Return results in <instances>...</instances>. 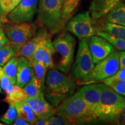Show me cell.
<instances>
[{
  "instance_id": "41",
  "label": "cell",
  "mask_w": 125,
  "mask_h": 125,
  "mask_svg": "<svg viewBox=\"0 0 125 125\" xmlns=\"http://www.w3.org/2000/svg\"><path fill=\"white\" fill-rule=\"evenodd\" d=\"M1 19H0V25H1Z\"/></svg>"
},
{
  "instance_id": "36",
  "label": "cell",
  "mask_w": 125,
  "mask_h": 125,
  "mask_svg": "<svg viewBox=\"0 0 125 125\" xmlns=\"http://www.w3.org/2000/svg\"><path fill=\"white\" fill-rule=\"evenodd\" d=\"M119 69L125 67V51L119 52Z\"/></svg>"
},
{
  "instance_id": "18",
  "label": "cell",
  "mask_w": 125,
  "mask_h": 125,
  "mask_svg": "<svg viewBox=\"0 0 125 125\" xmlns=\"http://www.w3.org/2000/svg\"><path fill=\"white\" fill-rule=\"evenodd\" d=\"M81 0H62V21L56 29L55 34L59 33L64 29L65 25L73 16L78 8Z\"/></svg>"
},
{
  "instance_id": "16",
  "label": "cell",
  "mask_w": 125,
  "mask_h": 125,
  "mask_svg": "<svg viewBox=\"0 0 125 125\" xmlns=\"http://www.w3.org/2000/svg\"><path fill=\"white\" fill-rule=\"evenodd\" d=\"M34 76V68L31 62L23 56H18L15 85L23 88Z\"/></svg>"
},
{
  "instance_id": "5",
  "label": "cell",
  "mask_w": 125,
  "mask_h": 125,
  "mask_svg": "<svg viewBox=\"0 0 125 125\" xmlns=\"http://www.w3.org/2000/svg\"><path fill=\"white\" fill-rule=\"evenodd\" d=\"M55 114L68 119L75 124L93 122L85 101L76 93L65 98L57 105Z\"/></svg>"
},
{
  "instance_id": "39",
  "label": "cell",
  "mask_w": 125,
  "mask_h": 125,
  "mask_svg": "<svg viewBox=\"0 0 125 125\" xmlns=\"http://www.w3.org/2000/svg\"><path fill=\"white\" fill-rule=\"evenodd\" d=\"M0 15L2 16V17L4 16V15H5L4 12H3V10H2V8H1V5H0Z\"/></svg>"
},
{
  "instance_id": "17",
  "label": "cell",
  "mask_w": 125,
  "mask_h": 125,
  "mask_svg": "<svg viewBox=\"0 0 125 125\" xmlns=\"http://www.w3.org/2000/svg\"><path fill=\"white\" fill-rule=\"evenodd\" d=\"M121 1L125 0H91L89 7L90 15L94 20H98L103 17Z\"/></svg>"
},
{
  "instance_id": "14",
  "label": "cell",
  "mask_w": 125,
  "mask_h": 125,
  "mask_svg": "<svg viewBox=\"0 0 125 125\" xmlns=\"http://www.w3.org/2000/svg\"><path fill=\"white\" fill-rule=\"evenodd\" d=\"M53 46L51 36L42 41L34 52L31 60H35L43 62L48 68L53 67Z\"/></svg>"
},
{
  "instance_id": "9",
  "label": "cell",
  "mask_w": 125,
  "mask_h": 125,
  "mask_svg": "<svg viewBox=\"0 0 125 125\" xmlns=\"http://www.w3.org/2000/svg\"><path fill=\"white\" fill-rule=\"evenodd\" d=\"M119 51L115 49L107 57L96 63L94 70V80L104 81L116 74L119 70Z\"/></svg>"
},
{
  "instance_id": "40",
  "label": "cell",
  "mask_w": 125,
  "mask_h": 125,
  "mask_svg": "<svg viewBox=\"0 0 125 125\" xmlns=\"http://www.w3.org/2000/svg\"><path fill=\"white\" fill-rule=\"evenodd\" d=\"M0 93H1V86H0Z\"/></svg>"
},
{
  "instance_id": "35",
  "label": "cell",
  "mask_w": 125,
  "mask_h": 125,
  "mask_svg": "<svg viewBox=\"0 0 125 125\" xmlns=\"http://www.w3.org/2000/svg\"><path fill=\"white\" fill-rule=\"evenodd\" d=\"M7 45H10L9 40L5 33L4 28L0 27V48Z\"/></svg>"
},
{
  "instance_id": "1",
  "label": "cell",
  "mask_w": 125,
  "mask_h": 125,
  "mask_svg": "<svg viewBox=\"0 0 125 125\" xmlns=\"http://www.w3.org/2000/svg\"><path fill=\"white\" fill-rule=\"evenodd\" d=\"M76 83L74 79L55 68H49L45 78V92L49 103L56 107L65 98L74 93Z\"/></svg>"
},
{
  "instance_id": "7",
  "label": "cell",
  "mask_w": 125,
  "mask_h": 125,
  "mask_svg": "<svg viewBox=\"0 0 125 125\" xmlns=\"http://www.w3.org/2000/svg\"><path fill=\"white\" fill-rule=\"evenodd\" d=\"M64 28L80 41L89 40L96 35L97 31L99 30L96 20L92 18L88 11L81 12L72 17Z\"/></svg>"
},
{
  "instance_id": "15",
  "label": "cell",
  "mask_w": 125,
  "mask_h": 125,
  "mask_svg": "<svg viewBox=\"0 0 125 125\" xmlns=\"http://www.w3.org/2000/svg\"><path fill=\"white\" fill-rule=\"evenodd\" d=\"M49 36L51 35L46 29L41 27L39 30H37L35 35L16 52V56H23L30 61L32 59L34 52L39 43Z\"/></svg>"
},
{
  "instance_id": "27",
  "label": "cell",
  "mask_w": 125,
  "mask_h": 125,
  "mask_svg": "<svg viewBox=\"0 0 125 125\" xmlns=\"http://www.w3.org/2000/svg\"><path fill=\"white\" fill-rule=\"evenodd\" d=\"M8 104L9 107L7 112L0 118V120L5 124L12 125L18 116V113L14 103L9 102Z\"/></svg>"
},
{
  "instance_id": "23",
  "label": "cell",
  "mask_w": 125,
  "mask_h": 125,
  "mask_svg": "<svg viewBox=\"0 0 125 125\" xmlns=\"http://www.w3.org/2000/svg\"><path fill=\"white\" fill-rule=\"evenodd\" d=\"M34 68V75L37 79V80L40 83L41 85L44 90L45 85V78L47 73L48 67L43 62H41L35 60L30 61Z\"/></svg>"
},
{
  "instance_id": "11",
  "label": "cell",
  "mask_w": 125,
  "mask_h": 125,
  "mask_svg": "<svg viewBox=\"0 0 125 125\" xmlns=\"http://www.w3.org/2000/svg\"><path fill=\"white\" fill-rule=\"evenodd\" d=\"M85 101L93 121H99L100 89L99 84H87L76 92Z\"/></svg>"
},
{
  "instance_id": "42",
  "label": "cell",
  "mask_w": 125,
  "mask_h": 125,
  "mask_svg": "<svg viewBox=\"0 0 125 125\" xmlns=\"http://www.w3.org/2000/svg\"><path fill=\"white\" fill-rule=\"evenodd\" d=\"M0 26H1V25H0Z\"/></svg>"
},
{
  "instance_id": "22",
  "label": "cell",
  "mask_w": 125,
  "mask_h": 125,
  "mask_svg": "<svg viewBox=\"0 0 125 125\" xmlns=\"http://www.w3.org/2000/svg\"><path fill=\"white\" fill-rule=\"evenodd\" d=\"M23 89L27 96L30 97H38L44 96V90L35 75L26 83Z\"/></svg>"
},
{
  "instance_id": "12",
  "label": "cell",
  "mask_w": 125,
  "mask_h": 125,
  "mask_svg": "<svg viewBox=\"0 0 125 125\" xmlns=\"http://www.w3.org/2000/svg\"><path fill=\"white\" fill-rule=\"evenodd\" d=\"M88 45L94 64L105 58L115 50L108 41L98 35L91 37Z\"/></svg>"
},
{
  "instance_id": "4",
  "label": "cell",
  "mask_w": 125,
  "mask_h": 125,
  "mask_svg": "<svg viewBox=\"0 0 125 125\" xmlns=\"http://www.w3.org/2000/svg\"><path fill=\"white\" fill-rule=\"evenodd\" d=\"M94 66L87 40L81 41L73 67V75L76 82L81 85L94 82Z\"/></svg>"
},
{
  "instance_id": "8",
  "label": "cell",
  "mask_w": 125,
  "mask_h": 125,
  "mask_svg": "<svg viewBox=\"0 0 125 125\" xmlns=\"http://www.w3.org/2000/svg\"><path fill=\"white\" fill-rule=\"evenodd\" d=\"M38 26L36 23L24 22L4 25V30L9 43L16 51H18L35 35Z\"/></svg>"
},
{
  "instance_id": "6",
  "label": "cell",
  "mask_w": 125,
  "mask_h": 125,
  "mask_svg": "<svg viewBox=\"0 0 125 125\" xmlns=\"http://www.w3.org/2000/svg\"><path fill=\"white\" fill-rule=\"evenodd\" d=\"M99 86L100 89L99 121L110 122L125 107V97L118 94L105 84L100 83Z\"/></svg>"
},
{
  "instance_id": "38",
  "label": "cell",
  "mask_w": 125,
  "mask_h": 125,
  "mask_svg": "<svg viewBox=\"0 0 125 125\" xmlns=\"http://www.w3.org/2000/svg\"><path fill=\"white\" fill-rule=\"evenodd\" d=\"M34 125H49V122H48V119H38Z\"/></svg>"
},
{
  "instance_id": "37",
  "label": "cell",
  "mask_w": 125,
  "mask_h": 125,
  "mask_svg": "<svg viewBox=\"0 0 125 125\" xmlns=\"http://www.w3.org/2000/svg\"><path fill=\"white\" fill-rule=\"evenodd\" d=\"M13 124L14 125H30L28 122L26 121L25 120L23 119L22 118H21L18 115V116L16 117V118L15 119V120L14 121Z\"/></svg>"
},
{
  "instance_id": "24",
  "label": "cell",
  "mask_w": 125,
  "mask_h": 125,
  "mask_svg": "<svg viewBox=\"0 0 125 125\" xmlns=\"http://www.w3.org/2000/svg\"><path fill=\"white\" fill-rule=\"evenodd\" d=\"M18 62V56H16L10 59L2 67L6 75L8 76L12 84L13 85H15L16 82Z\"/></svg>"
},
{
  "instance_id": "30",
  "label": "cell",
  "mask_w": 125,
  "mask_h": 125,
  "mask_svg": "<svg viewBox=\"0 0 125 125\" xmlns=\"http://www.w3.org/2000/svg\"><path fill=\"white\" fill-rule=\"evenodd\" d=\"M122 96L125 97V79L113 81L105 84Z\"/></svg>"
},
{
  "instance_id": "32",
  "label": "cell",
  "mask_w": 125,
  "mask_h": 125,
  "mask_svg": "<svg viewBox=\"0 0 125 125\" xmlns=\"http://www.w3.org/2000/svg\"><path fill=\"white\" fill-rule=\"evenodd\" d=\"M12 84L10 82V79L6 75L2 67L0 66V86H1V89L5 91Z\"/></svg>"
},
{
  "instance_id": "29",
  "label": "cell",
  "mask_w": 125,
  "mask_h": 125,
  "mask_svg": "<svg viewBox=\"0 0 125 125\" xmlns=\"http://www.w3.org/2000/svg\"><path fill=\"white\" fill-rule=\"evenodd\" d=\"M21 0H0V5L5 15H8Z\"/></svg>"
},
{
  "instance_id": "26",
  "label": "cell",
  "mask_w": 125,
  "mask_h": 125,
  "mask_svg": "<svg viewBox=\"0 0 125 125\" xmlns=\"http://www.w3.org/2000/svg\"><path fill=\"white\" fill-rule=\"evenodd\" d=\"M16 56V51L10 45L0 48V66H4L12 57Z\"/></svg>"
},
{
  "instance_id": "25",
  "label": "cell",
  "mask_w": 125,
  "mask_h": 125,
  "mask_svg": "<svg viewBox=\"0 0 125 125\" xmlns=\"http://www.w3.org/2000/svg\"><path fill=\"white\" fill-rule=\"evenodd\" d=\"M96 35L102 37L113 45L114 48H116L118 51H125V40L113 37L110 34L107 33L105 31L98 30L97 31Z\"/></svg>"
},
{
  "instance_id": "3",
  "label": "cell",
  "mask_w": 125,
  "mask_h": 125,
  "mask_svg": "<svg viewBox=\"0 0 125 125\" xmlns=\"http://www.w3.org/2000/svg\"><path fill=\"white\" fill-rule=\"evenodd\" d=\"M37 22L51 35L55 34L62 17V0H38Z\"/></svg>"
},
{
  "instance_id": "28",
  "label": "cell",
  "mask_w": 125,
  "mask_h": 125,
  "mask_svg": "<svg viewBox=\"0 0 125 125\" xmlns=\"http://www.w3.org/2000/svg\"><path fill=\"white\" fill-rule=\"evenodd\" d=\"M26 97H27V95L22 87L14 85L13 89L9 95L6 96L4 101L8 103L9 102L14 103L16 101L24 99Z\"/></svg>"
},
{
  "instance_id": "2",
  "label": "cell",
  "mask_w": 125,
  "mask_h": 125,
  "mask_svg": "<svg viewBox=\"0 0 125 125\" xmlns=\"http://www.w3.org/2000/svg\"><path fill=\"white\" fill-rule=\"evenodd\" d=\"M52 43L53 67L65 74L68 73L74 60L75 40L68 32H63L57 36Z\"/></svg>"
},
{
  "instance_id": "21",
  "label": "cell",
  "mask_w": 125,
  "mask_h": 125,
  "mask_svg": "<svg viewBox=\"0 0 125 125\" xmlns=\"http://www.w3.org/2000/svg\"><path fill=\"white\" fill-rule=\"evenodd\" d=\"M98 29L113 37L125 40V26L103 20L100 21Z\"/></svg>"
},
{
  "instance_id": "19",
  "label": "cell",
  "mask_w": 125,
  "mask_h": 125,
  "mask_svg": "<svg viewBox=\"0 0 125 125\" xmlns=\"http://www.w3.org/2000/svg\"><path fill=\"white\" fill-rule=\"evenodd\" d=\"M103 18L105 21L125 26V2H119Z\"/></svg>"
},
{
  "instance_id": "10",
  "label": "cell",
  "mask_w": 125,
  "mask_h": 125,
  "mask_svg": "<svg viewBox=\"0 0 125 125\" xmlns=\"http://www.w3.org/2000/svg\"><path fill=\"white\" fill-rule=\"evenodd\" d=\"M38 0H21L18 5L7 15L9 23L31 22L37 12Z\"/></svg>"
},
{
  "instance_id": "31",
  "label": "cell",
  "mask_w": 125,
  "mask_h": 125,
  "mask_svg": "<svg viewBox=\"0 0 125 125\" xmlns=\"http://www.w3.org/2000/svg\"><path fill=\"white\" fill-rule=\"evenodd\" d=\"M49 125H74L75 123L68 119L62 116H52L48 119Z\"/></svg>"
},
{
  "instance_id": "34",
  "label": "cell",
  "mask_w": 125,
  "mask_h": 125,
  "mask_svg": "<svg viewBox=\"0 0 125 125\" xmlns=\"http://www.w3.org/2000/svg\"><path fill=\"white\" fill-rule=\"evenodd\" d=\"M124 79H125V67L119 70L116 74L114 75L113 76L105 79V80L103 81V82H104V84H107L108 83L113 82V81Z\"/></svg>"
},
{
  "instance_id": "33",
  "label": "cell",
  "mask_w": 125,
  "mask_h": 125,
  "mask_svg": "<svg viewBox=\"0 0 125 125\" xmlns=\"http://www.w3.org/2000/svg\"><path fill=\"white\" fill-rule=\"evenodd\" d=\"M110 123L118 125H125V107L115 115Z\"/></svg>"
},
{
  "instance_id": "20",
  "label": "cell",
  "mask_w": 125,
  "mask_h": 125,
  "mask_svg": "<svg viewBox=\"0 0 125 125\" xmlns=\"http://www.w3.org/2000/svg\"><path fill=\"white\" fill-rule=\"evenodd\" d=\"M18 115L30 125H34L38 118L31 108L30 105L25 101L24 98L14 102Z\"/></svg>"
},
{
  "instance_id": "13",
  "label": "cell",
  "mask_w": 125,
  "mask_h": 125,
  "mask_svg": "<svg viewBox=\"0 0 125 125\" xmlns=\"http://www.w3.org/2000/svg\"><path fill=\"white\" fill-rule=\"evenodd\" d=\"M25 101L30 105L38 119H47L55 114L56 109L42 96L38 97H26Z\"/></svg>"
}]
</instances>
